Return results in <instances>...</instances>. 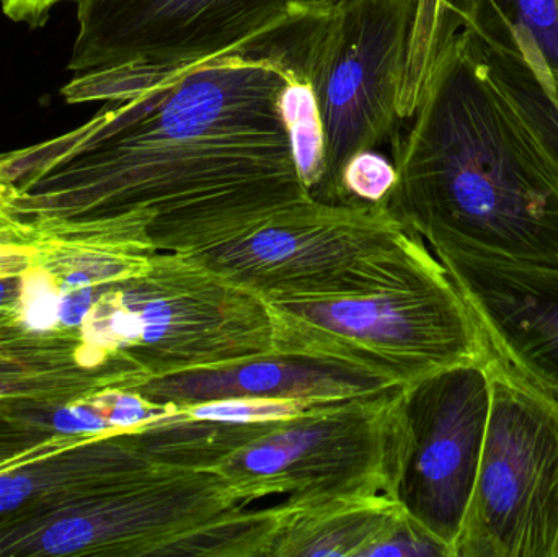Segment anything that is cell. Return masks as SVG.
Listing matches in <instances>:
<instances>
[{
  "label": "cell",
  "instance_id": "cell-22",
  "mask_svg": "<svg viewBox=\"0 0 558 557\" xmlns=\"http://www.w3.org/2000/svg\"><path fill=\"white\" fill-rule=\"evenodd\" d=\"M62 2L69 0H0V5L13 22L25 23L29 28H41L51 16L52 10Z\"/></svg>",
  "mask_w": 558,
  "mask_h": 557
},
{
  "label": "cell",
  "instance_id": "cell-6",
  "mask_svg": "<svg viewBox=\"0 0 558 557\" xmlns=\"http://www.w3.org/2000/svg\"><path fill=\"white\" fill-rule=\"evenodd\" d=\"M412 428L405 388L318 405L277 425L222 461L216 471L252 502L288 496L292 502L337 497L399 499Z\"/></svg>",
  "mask_w": 558,
  "mask_h": 557
},
{
  "label": "cell",
  "instance_id": "cell-3",
  "mask_svg": "<svg viewBox=\"0 0 558 557\" xmlns=\"http://www.w3.org/2000/svg\"><path fill=\"white\" fill-rule=\"evenodd\" d=\"M265 303L274 353L343 363L402 388L490 359L458 284L409 229L344 293Z\"/></svg>",
  "mask_w": 558,
  "mask_h": 557
},
{
  "label": "cell",
  "instance_id": "cell-14",
  "mask_svg": "<svg viewBox=\"0 0 558 557\" xmlns=\"http://www.w3.org/2000/svg\"><path fill=\"white\" fill-rule=\"evenodd\" d=\"M461 29L523 59L558 97V0H456Z\"/></svg>",
  "mask_w": 558,
  "mask_h": 557
},
{
  "label": "cell",
  "instance_id": "cell-11",
  "mask_svg": "<svg viewBox=\"0 0 558 557\" xmlns=\"http://www.w3.org/2000/svg\"><path fill=\"white\" fill-rule=\"evenodd\" d=\"M488 355L558 408V270L474 252H439Z\"/></svg>",
  "mask_w": 558,
  "mask_h": 557
},
{
  "label": "cell",
  "instance_id": "cell-24",
  "mask_svg": "<svg viewBox=\"0 0 558 557\" xmlns=\"http://www.w3.org/2000/svg\"><path fill=\"white\" fill-rule=\"evenodd\" d=\"M344 2H348V0H298L299 9L308 16L330 12L331 9Z\"/></svg>",
  "mask_w": 558,
  "mask_h": 557
},
{
  "label": "cell",
  "instance_id": "cell-13",
  "mask_svg": "<svg viewBox=\"0 0 558 557\" xmlns=\"http://www.w3.org/2000/svg\"><path fill=\"white\" fill-rule=\"evenodd\" d=\"M270 557H374L409 513L389 496L337 497L277 506Z\"/></svg>",
  "mask_w": 558,
  "mask_h": 557
},
{
  "label": "cell",
  "instance_id": "cell-8",
  "mask_svg": "<svg viewBox=\"0 0 558 557\" xmlns=\"http://www.w3.org/2000/svg\"><path fill=\"white\" fill-rule=\"evenodd\" d=\"M305 16L298 0H77L68 71L147 74L267 52Z\"/></svg>",
  "mask_w": 558,
  "mask_h": 557
},
{
  "label": "cell",
  "instance_id": "cell-9",
  "mask_svg": "<svg viewBox=\"0 0 558 557\" xmlns=\"http://www.w3.org/2000/svg\"><path fill=\"white\" fill-rule=\"evenodd\" d=\"M405 228L386 203L311 198L190 257L270 300L343 293Z\"/></svg>",
  "mask_w": 558,
  "mask_h": 557
},
{
  "label": "cell",
  "instance_id": "cell-5",
  "mask_svg": "<svg viewBox=\"0 0 558 557\" xmlns=\"http://www.w3.org/2000/svg\"><path fill=\"white\" fill-rule=\"evenodd\" d=\"M418 0H348L305 16L278 36L277 48L317 98L325 173L312 198L347 203L341 173L357 154L393 143Z\"/></svg>",
  "mask_w": 558,
  "mask_h": 557
},
{
  "label": "cell",
  "instance_id": "cell-17",
  "mask_svg": "<svg viewBox=\"0 0 558 557\" xmlns=\"http://www.w3.org/2000/svg\"><path fill=\"white\" fill-rule=\"evenodd\" d=\"M458 32L461 26L456 19V0H418L400 92L403 121L415 113L439 52Z\"/></svg>",
  "mask_w": 558,
  "mask_h": 557
},
{
  "label": "cell",
  "instance_id": "cell-18",
  "mask_svg": "<svg viewBox=\"0 0 558 557\" xmlns=\"http://www.w3.org/2000/svg\"><path fill=\"white\" fill-rule=\"evenodd\" d=\"M299 175L314 195L325 173V137L317 98L311 84L292 69L279 98Z\"/></svg>",
  "mask_w": 558,
  "mask_h": 557
},
{
  "label": "cell",
  "instance_id": "cell-7",
  "mask_svg": "<svg viewBox=\"0 0 558 557\" xmlns=\"http://www.w3.org/2000/svg\"><path fill=\"white\" fill-rule=\"evenodd\" d=\"M488 368L490 419L454 557H558V408Z\"/></svg>",
  "mask_w": 558,
  "mask_h": 557
},
{
  "label": "cell",
  "instance_id": "cell-23",
  "mask_svg": "<svg viewBox=\"0 0 558 557\" xmlns=\"http://www.w3.org/2000/svg\"><path fill=\"white\" fill-rule=\"evenodd\" d=\"M32 493V484L26 477H0V512L15 509Z\"/></svg>",
  "mask_w": 558,
  "mask_h": 557
},
{
  "label": "cell",
  "instance_id": "cell-26",
  "mask_svg": "<svg viewBox=\"0 0 558 557\" xmlns=\"http://www.w3.org/2000/svg\"><path fill=\"white\" fill-rule=\"evenodd\" d=\"M0 182H2V180H0Z\"/></svg>",
  "mask_w": 558,
  "mask_h": 557
},
{
  "label": "cell",
  "instance_id": "cell-25",
  "mask_svg": "<svg viewBox=\"0 0 558 557\" xmlns=\"http://www.w3.org/2000/svg\"><path fill=\"white\" fill-rule=\"evenodd\" d=\"M15 186L10 185V183L0 182V216L7 215V213L15 209V205H13V203H15Z\"/></svg>",
  "mask_w": 558,
  "mask_h": 557
},
{
  "label": "cell",
  "instance_id": "cell-4",
  "mask_svg": "<svg viewBox=\"0 0 558 557\" xmlns=\"http://www.w3.org/2000/svg\"><path fill=\"white\" fill-rule=\"evenodd\" d=\"M82 326L117 389L275 350L264 298L179 252H159L141 274L98 287Z\"/></svg>",
  "mask_w": 558,
  "mask_h": 557
},
{
  "label": "cell",
  "instance_id": "cell-20",
  "mask_svg": "<svg viewBox=\"0 0 558 557\" xmlns=\"http://www.w3.org/2000/svg\"><path fill=\"white\" fill-rule=\"evenodd\" d=\"M397 172L392 160L377 150L357 154L341 173L344 202L384 203L396 185Z\"/></svg>",
  "mask_w": 558,
  "mask_h": 557
},
{
  "label": "cell",
  "instance_id": "cell-10",
  "mask_svg": "<svg viewBox=\"0 0 558 557\" xmlns=\"http://www.w3.org/2000/svg\"><path fill=\"white\" fill-rule=\"evenodd\" d=\"M488 362L454 366L405 388L412 448L399 500L451 557L484 453L492 408Z\"/></svg>",
  "mask_w": 558,
  "mask_h": 557
},
{
  "label": "cell",
  "instance_id": "cell-12",
  "mask_svg": "<svg viewBox=\"0 0 558 557\" xmlns=\"http://www.w3.org/2000/svg\"><path fill=\"white\" fill-rule=\"evenodd\" d=\"M396 386L389 379L343 363L270 353L147 379L130 389L154 404L183 409L231 398L298 399L330 404L377 395Z\"/></svg>",
  "mask_w": 558,
  "mask_h": 557
},
{
  "label": "cell",
  "instance_id": "cell-21",
  "mask_svg": "<svg viewBox=\"0 0 558 557\" xmlns=\"http://www.w3.org/2000/svg\"><path fill=\"white\" fill-rule=\"evenodd\" d=\"M97 543V529L90 517H72L54 523L43 536V546L51 555H69Z\"/></svg>",
  "mask_w": 558,
  "mask_h": 557
},
{
  "label": "cell",
  "instance_id": "cell-16",
  "mask_svg": "<svg viewBox=\"0 0 558 557\" xmlns=\"http://www.w3.org/2000/svg\"><path fill=\"white\" fill-rule=\"evenodd\" d=\"M465 32V29H464ZM471 35V33H469ZM472 36V35H471ZM492 81L507 95L558 169V97L546 81L507 49L487 46L472 36Z\"/></svg>",
  "mask_w": 558,
  "mask_h": 557
},
{
  "label": "cell",
  "instance_id": "cell-19",
  "mask_svg": "<svg viewBox=\"0 0 558 557\" xmlns=\"http://www.w3.org/2000/svg\"><path fill=\"white\" fill-rule=\"evenodd\" d=\"M314 402L298 399L231 398L183 408L192 417L235 424H281L318 408Z\"/></svg>",
  "mask_w": 558,
  "mask_h": 557
},
{
  "label": "cell",
  "instance_id": "cell-1",
  "mask_svg": "<svg viewBox=\"0 0 558 557\" xmlns=\"http://www.w3.org/2000/svg\"><path fill=\"white\" fill-rule=\"evenodd\" d=\"M278 48L147 74L74 75L68 104L105 107L75 130L0 156L20 211L64 218L140 213L159 252L235 238L312 198L279 98Z\"/></svg>",
  "mask_w": 558,
  "mask_h": 557
},
{
  "label": "cell",
  "instance_id": "cell-2",
  "mask_svg": "<svg viewBox=\"0 0 558 557\" xmlns=\"http://www.w3.org/2000/svg\"><path fill=\"white\" fill-rule=\"evenodd\" d=\"M405 134L386 206L433 252L558 270V169L492 81L468 32L439 52Z\"/></svg>",
  "mask_w": 558,
  "mask_h": 557
},
{
  "label": "cell",
  "instance_id": "cell-15",
  "mask_svg": "<svg viewBox=\"0 0 558 557\" xmlns=\"http://www.w3.org/2000/svg\"><path fill=\"white\" fill-rule=\"evenodd\" d=\"M277 425L208 421L175 409L126 435L150 460L163 467L216 471L222 461L270 434Z\"/></svg>",
  "mask_w": 558,
  "mask_h": 557
}]
</instances>
